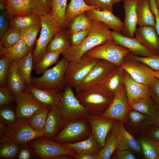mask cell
<instances>
[{
    "instance_id": "obj_59",
    "label": "cell",
    "mask_w": 159,
    "mask_h": 159,
    "mask_svg": "<svg viewBox=\"0 0 159 159\" xmlns=\"http://www.w3.org/2000/svg\"><path fill=\"white\" fill-rule=\"evenodd\" d=\"M154 119V125L159 127V108H158L157 111L153 117Z\"/></svg>"
},
{
    "instance_id": "obj_49",
    "label": "cell",
    "mask_w": 159,
    "mask_h": 159,
    "mask_svg": "<svg viewBox=\"0 0 159 159\" xmlns=\"http://www.w3.org/2000/svg\"><path fill=\"white\" fill-rule=\"evenodd\" d=\"M16 97L6 86L0 87V106L7 105L15 101Z\"/></svg>"
},
{
    "instance_id": "obj_16",
    "label": "cell",
    "mask_w": 159,
    "mask_h": 159,
    "mask_svg": "<svg viewBox=\"0 0 159 159\" xmlns=\"http://www.w3.org/2000/svg\"><path fill=\"white\" fill-rule=\"evenodd\" d=\"M111 130L118 140L117 151L128 150L136 153L142 152L138 141L126 129L123 122L117 121Z\"/></svg>"
},
{
    "instance_id": "obj_22",
    "label": "cell",
    "mask_w": 159,
    "mask_h": 159,
    "mask_svg": "<svg viewBox=\"0 0 159 159\" xmlns=\"http://www.w3.org/2000/svg\"><path fill=\"white\" fill-rule=\"evenodd\" d=\"M26 90L38 102L49 108L59 104L61 94L59 90L40 89L31 84L26 85Z\"/></svg>"
},
{
    "instance_id": "obj_21",
    "label": "cell",
    "mask_w": 159,
    "mask_h": 159,
    "mask_svg": "<svg viewBox=\"0 0 159 159\" xmlns=\"http://www.w3.org/2000/svg\"><path fill=\"white\" fill-rule=\"evenodd\" d=\"M123 84L129 104L136 100L151 97L150 86L136 81L124 70Z\"/></svg>"
},
{
    "instance_id": "obj_38",
    "label": "cell",
    "mask_w": 159,
    "mask_h": 159,
    "mask_svg": "<svg viewBox=\"0 0 159 159\" xmlns=\"http://www.w3.org/2000/svg\"><path fill=\"white\" fill-rule=\"evenodd\" d=\"M32 50L18 62L19 72L26 85L31 84L34 66Z\"/></svg>"
},
{
    "instance_id": "obj_62",
    "label": "cell",
    "mask_w": 159,
    "mask_h": 159,
    "mask_svg": "<svg viewBox=\"0 0 159 159\" xmlns=\"http://www.w3.org/2000/svg\"><path fill=\"white\" fill-rule=\"evenodd\" d=\"M124 0H115V4H116Z\"/></svg>"
},
{
    "instance_id": "obj_47",
    "label": "cell",
    "mask_w": 159,
    "mask_h": 159,
    "mask_svg": "<svg viewBox=\"0 0 159 159\" xmlns=\"http://www.w3.org/2000/svg\"><path fill=\"white\" fill-rule=\"evenodd\" d=\"M17 158L18 159H32L40 158L28 143H26L20 144Z\"/></svg>"
},
{
    "instance_id": "obj_29",
    "label": "cell",
    "mask_w": 159,
    "mask_h": 159,
    "mask_svg": "<svg viewBox=\"0 0 159 159\" xmlns=\"http://www.w3.org/2000/svg\"><path fill=\"white\" fill-rule=\"evenodd\" d=\"M71 45L70 33L66 28L58 31L47 46L46 52L54 51L61 54Z\"/></svg>"
},
{
    "instance_id": "obj_64",
    "label": "cell",
    "mask_w": 159,
    "mask_h": 159,
    "mask_svg": "<svg viewBox=\"0 0 159 159\" xmlns=\"http://www.w3.org/2000/svg\"><path fill=\"white\" fill-rule=\"evenodd\" d=\"M157 143H158V145L159 146V142H157Z\"/></svg>"
},
{
    "instance_id": "obj_50",
    "label": "cell",
    "mask_w": 159,
    "mask_h": 159,
    "mask_svg": "<svg viewBox=\"0 0 159 159\" xmlns=\"http://www.w3.org/2000/svg\"><path fill=\"white\" fill-rule=\"evenodd\" d=\"M11 61L4 58L0 59V85L1 87L6 86L7 76Z\"/></svg>"
},
{
    "instance_id": "obj_24",
    "label": "cell",
    "mask_w": 159,
    "mask_h": 159,
    "mask_svg": "<svg viewBox=\"0 0 159 159\" xmlns=\"http://www.w3.org/2000/svg\"><path fill=\"white\" fill-rule=\"evenodd\" d=\"M139 0H124L125 12L124 28L121 33L126 37L133 38L137 29L138 18L137 6Z\"/></svg>"
},
{
    "instance_id": "obj_48",
    "label": "cell",
    "mask_w": 159,
    "mask_h": 159,
    "mask_svg": "<svg viewBox=\"0 0 159 159\" xmlns=\"http://www.w3.org/2000/svg\"><path fill=\"white\" fill-rule=\"evenodd\" d=\"M88 5L97 8L101 10L112 11L115 0H84Z\"/></svg>"
},
{
    "instance_id": "obj_23",
    "label": "cell",
    "mask_w": 159,
    "mask_h": 159,
    "mask_svg": "<svg viewBox=\"0 0 159 159\" xmlns=\"http://www.w3.org/2000/svg\"><path fill=\"white\" fill-rule=\"evenodd\" d=\"M135 37L141 44L159 55V37L155 27L149 26H139L135 33Z\"/></svg>"
},
{
    "instance_id": "obj_31",
    "label": "cell",
    "mask_w": 159,
    "mask_h": 159,
    "mask_svg": "<svg viewBox=\"0 0 159 159\" xmlns=\"http://www.w3.org/2000/svg\"><path fill=\"white\" fill-rule=\"evenodd\" d=\"M136 11L138 25L155 27V18L151 10L149 0H139Z\"/></svg>"
},
{
    "instance_id": "obj_13",
    "label": "cell",
    "mask_w": 159,
    "mask_h": 159,
    "mask_svg": "<svg viewBox=\"0 0 159 159\" xmlns=\"http://www.w3.org/2000/svg\"><path fill=\"white\" fill-rule=\"evenodd\" d=\"M121 66L134 80L147 85L150 86L155 78L154 71L147 65L126 57Z\"/></svg>"
},
{
    "instance_id": "obj_19",
    "label": "cell",
    "mask_w": 159,
    "mask_h": 159,
    "mask_svg": "<svg viewBox=\"0 0 159 159\" xmlns=\"http://www.w3.org/2000/svg\"><path fill=\"white\" fill-rule=\"evenodd\" d=\"M124 124L126 129L131 134L145 133L154 125V119L151 117L131 109L128 114L127 121Z\"/></svg>"
},
{
    "instance_id": "obj_18",
    "label": "cell",
    "mask_w": 159,
    "mask_h": 159,
    "mask_svg": "<svg viewBox=\"0 0 159 159\" xmlns=\"http://www.w3.org/2000/svg\"><path fill=\"white\" fill-rule=\"evenodd\" d=\"M5 11L9 19L19 15L46 13L35 0H8Z\"/></svg>"
},
{
    "instance_id": "obj_37",
    "label": "cell",
    "mask_w": 159,
    "mask_h": 159,
    "mask_svg": "<svg viewBox=\"0 0 159 159\" xmlns=\"http://www.w3.org/2000/svg\"><path fill=\"white\" fill-rule=\"evenodd\" d=\"M129 105L131 109L153 117L158 109L151 97L135 100Z\"/></svg>"
},
{
    "instance_id": "obj_42",
    "label": "cell",
    "mask_w": 159,
    "mask_h": 159,
    "mask_svg": "<svg viewBox=\"0 0 159 159\" xmlns=\"http://www.w3.org/2000/svg\"><path fill=\"white\" fill-rule=\"evenodd\" d=\"M49 109L45 107L40 109L28 119L30 125L33 128L42 131L46 123Z\"/></svg>"
},
{
    "instance_id": "obj_27",
    "label": "cell",
    "mask_w": 159,
    "mask_h": 159,
    "mask_svg": "<svg viewBox=\"0 0 159 159\" xmlns=\"http://www.w3.org/2000/svg\"><path fill=\"white\" fill-rule=\"evenodd\" d=\"M32 49L22 39H20L15 44L9 47L0 45L1 58H5L10 61L18 62Z\"/></svg>"
},
{
    "instance_id": "obj_55",
    "label": "cell",
    "mask_w": 159,
    "mask_h": 159,
    "mask_svg": "<svg viewBox=\"0 0 159 159\" xmlns=\"http://www.w3.org/2000/svg\"><path fill=\"white\" fill-rule=\"evenodd\" d=\"M114 158L117 159H135L136 157L130 151L128 150L117 151Z\"/></svg>"
},
{
    "instance_id": "obj_17",
    "label": "cell",
    "mask_w": 159,
    "mask_h": 159,
    "mask_svg": "<svg viewBox=\"0 0 159 159\" xmlns=\"http://www.w3.org/2000/svg\"><path fill=\"white\" fill-rule=\"evenodd\" d=\"M68 122L59 104L50 108L42 131L44 136L52 139L62 130Z\"/></svg>"
},
{
    "instance_id": "obj_33",
    "label": "cell",
    "mask_w": 159,
    "mask_h": 159,
    "mask_svg": "<svg viewBox=\"0 0 159 159\" xmlns=\"http://www.w3.org/2000/svg\"><path fill=\"white\" fill-rule=\"evenodd\" d=\"M137 140L145 159H159V146L157 141L147 134L138 135Z\"/></svg>"
},
{
    "instance_id": "obj_51",
    "label": "cell",
    "mask_w": 159,
    "mask_h": 159,
    "mask_svg": "<svg viewBox=\"0 0 159 159\" xmlns=\"http://www.w3.org/2000/svg\"><path fill=\"white\" fill-rule=\"evenodd\" d=\"M91 29H85L70 34L71 45H76L82 42L88 35Z\"/></svg>"
},
{
    "instance_id": "obj_44",
    "label": "cell",
    "mask_w": 159,
    "mask_h": 159,
    "mask_svg": "<svg viewBox=\"0 0 159 159\" xmlns=\"http://www.w3.org/2000/svg\"><path fill=\"white\" fill-rule=\"evenodd\" d=\"M21 31L12 28H9L0 39V45L9 47L16 43L20 39Z\"/></svg>"
},
{
    "instance_id": "obj_1",
    "label": "cell",
    "mask_w": 159,
    "mask_h": 159,
    "mask_svg": "<svg viewBox=\"0 0 159 159\" xmlns=\"http://www.w3.org/2000/svg\"><path fill=\"white\" fill-rule=\"evenodd\" d=\"M90 33L81 43L71 45L61 54L69 62L79 59L87 52L94 47L104 44L110 38L112 31L104 23L91 20Z\"/></svg>"
},
{
    "instance_id": "obj_36",
    "label": "cell",
    "mask_w": 159,
    "mask_h": 159,
    "mask_svg": "<svg viewBox=\"0 0 159 159\" xmlns=\"http://www.w3.org/2000/svg\"><path fill=\"white\" fill-rule=\"evenodd\" d=\"M93 9H98L96 7L87 5L84 0H71L67 5L66 11L67 26L75 17L82 13Z\"/></svg>"
},
{
    "instance_id": "obj_10",
    "label": "cell",
    "mask_w": 159,
    "mask_h": 159,
    "mask_svg": "<svg viewBox=\"0 0 159 159\" xmlns=\"http://www.w3.org/2000/svg\"><path fill=\"white\" fill-rule=\"evenodd\" d=\"M59 105L68 121L87 118V110L76 97L72 87L66 86L61 95Z\"/></svg>"
},
{
    "instance_id": "obj_30",
    "label": "cell",
    "mask_w": 159,
    "mask_h": 159,
    "mask_svg": "<svg viewBox=\"0 0 159 159\" xmlns=\"http://www.w3.org/2000/svg\"><path fill=\"white\" fill-rule=\"evenodd\" d=\"M124 70L117 66L99 84L105 89L115 94L123 84Z\"/></svg>"
},
{
    "instance_id": "obj_43",
    "label": "cell",
    "mask_w": 159,
    "mask_h": 159,
    "mask_svg": "<svg viewBox=\"0 0 159 159\" xmlns=\"http://www.w3.org/2000/svg\"><path fill=\"white\" fill-rule=\"evenodd\" d=\"M41 29L40 23L32 25L21 31L20 39L23 40L32 50L36 42L37 35Z\"/></svg>"
},
{
    "instance_id": "obj_32",
    "label": "cell",
    "mask_w": 159,
    "mask_h": 159,
    "mask_svg": "<svg viewBox=\"0 0 159 159\" xmlns=\"http://www.w3.org/2000/svg\"><path fill=\"white\" fill-rule=\"evenodd\" d=\"M67 0H52L50 14L54 19L59 30L66 29L67 27L66 11Z\"/></svg>"
},
{
    "instance_id": "obj_56",
    "label": "cell",
    "mask_w": 159,
    "mask_h": 159,
    "mask_svg": "<svg viewBox=\"0 0 159 159\" xmlns=\"http://www.w3.org/2000/svg\"><path fill=\"white\" fill-rule=\"evenodd\" d=\"M145 133L156 141L159 142V127L154 125Z\"/></svg>"
},
{
    "instance_id": "obj_4",
    "label": "cell",
    "mask_w": 159,
    "mask_h": 159,
    "mask_svg": "<svg viewBox=\"0 0 159 159\" xmlns=\"http://www.w3.org/2000/svg\"><path fill=\"white\" fill-rule=\"evenodd\" d=\"M41 29L39 38L37 40L32 51L34 65L36 64L46 52L47 47L59 29L50 13L39 14Z\"/></svg>"
},
{
    "instance_id": "obj_15",
    "label": "cell",
    "mask_w": 159,
    "mask_h": 159,
    "mask_svg": "<svg viewBox=\"0 0 159 159\" xmlns=\"http://www.w3.org/2000/svg\"><path fill=\"white\" fill-rule=\"evenodd\" d=\"M15 96V112L18 119H28L37 110L47 107L38 102L26 90Z\"/></svg>"
},
{
    "instance_id": "obj_34",
    "label": "cell",
    "mask_w": 159,
    "mask_h": 159,
    "mask_svg": "<svg viewBox=\"0 0 159 159\" xmlns=\"http://www.w3.org/2000/svg\"><path fill=\"white\" fill-rule=\"evenodd\" d=\"M41 23L39 14H33L14 16L9 19L10 27L21 31L29 27Z\"/></svg>"
},
{
    "instance_id": "obj_7",
    "label": "cell",
    "mask_w": 159,
    "mask_h": 159,
    "mask_svg": "<svg viewBox=\"0 0 159 159\" xmlns=\"http://www.w3.org/2000/svg\"><path fill=\"white\" fill-rule=\"evenodd\" d=\"M129 50L114 43L110 38L104 44L97 46L85 54L92 58L104 60L121 66Z\"/></svg>"
},
{
    "instance_id": "obj_9",
    "label": "cell",
    "mask_w": 159,
    "mask_h": 159,
    "mask_svg": "<svg viewBox=\"0 0 159 159\" xmlns=\"http://www.w3.org/2000/svg\"><path fill=\"white\" fill-rule=\"evenodd\" d=\"M11 138L20 144L29 143L38 138L44 136L42 131L33 128L28 120L18 119L15 123L6 125L2 135Z\"/></svg>"
},
{
    "instance_id": "obj_3",
    "label": "cell",
    "mask_w": 159,
    "mask_h": 159,
    "mask_svg": "<svg viewBox=\"0 0 159 159\" xmlns=\"http://www.w3.org/2000/svg\"><path fill=\"white\" fill-rule=\"evenodd\" d=\"M69 62L63 57L53 67L46 70L39 77H32L31 85L41 89H64V75Z\"/></svg>"
},
{
    "instance_id": "obj_5",
    "label": "cell",
    "mask_w": 159,
    "mask_h": 159,
    "mask_svg": "<svg viewBox=\"0 0 159 159\" xmlns=\"http://www.w3.org/2000/svg\"><path fill=\"white\" fill-rule=\"evenodd\" d=\"M91 133L87 118H83L68 121L62 130L51 139L59 143H74L86 139Z\"/></svg>"
},
{
    "instance_id": "obj_46",
    "label": "cell",
    "mask_w": 159,
    "mask_h": 159,
    "mask_svg": "<svg viewBox=\"0 0 159 159\" xmlns=\"http://www.w3.org/2000/svg\"><path fill=\"white\" fill-rule=\"evenodd\" d=\"M0 120L6 125H9L16 123L18 118L15 112L12 108L4 105L0 106Z\"/></svg>"
},
{
    "instance_id": "obj_2",
    "label": "cell",
    "mask_w": 159,
    "mask_h": 159,
    "mask_svg": "<svg viewBox=\"0 0 159 159\" xmlns=\"http://www.w3.org/2000/svg\"><path fill=\"white\" fill-rule=\"evenodd\" d=\"M75 95L89 114L100 115L110 105L115 94L98 84L89 90L77 93Z\"/></svg>"
},
{
    "instance_id": "obj_54",
    "label": "cell",
    "mask_w": 159,
    "mask_h": 159,
    "mask_svg": "<svg viewBox=\"0 0 159 159\" xmlns=\"http://www.w3.org/2000/svg\"><path fill=\"white\" fill-rule=\"evenodd\" d=\"M152 11L154 14L155 20V28L159 37V12L157 6L156 0H149Z\"/></svg>"
},
{
    "instance_id": "obj_8",
    "label": "cell",
    "mask_w": 159,
    "mask_h": 159,
    "mask_svg": "<svg viewBox=\"0 0 159 159\" xmlns=\"http://www.w3.org/2000/svg\"><path fill=\"white\" fill-rule=\"evenodd\" d=\"M100 60L84 54L77 60L69 62L64 75L66 86L75 88Z\"/></svg>"
},
{
    "instance_id": "obj_60",
    "label": "cell",
    "mask_w": 159,
    "mask_h": 159,
    "mask_svg": "<svg viewBox=\"0 0 159 159\" xmlns=\"http://www.w3.org/2000/svg\"><path fill=\"white\" fill-rule=\"evenodd\" d=\"M154 74L155 77L159 80V70L157 71H154Z\"/></svg>"
},
{
    "instance_id": "obj_53",
    "label": "cell",
    "mask_w": 159,
    "mask_h": 159,
    "mask_svg": "<svg viewBox=\"0 0 159 159\" xmlns=\"http://www.w3.org/2000/svg\"><path fill=\"white\" fill-rule=\"evenodd\" d=\"M9 19H10L5 10L1 11L0 14V38H1L8 29Z\"/></svg>"
},
{
    "instance_id": "obj_11",
    "label": "cell",
    "mask_w": 159,
    "mask_h": 159,
    "mask_svg": "<svg viewBox=\"0 0 159 159\" xmlns=\"http://www.w3.org/2000/svg\"><path fill=\"white\" fill-rule=\"evenodd\" d=\"M117 67L110 62L100 59L75 87L77 93L89 90L98 85Z\"/></svg>"
},
{
    "instance_id": "obj_39",
    "label": "cell",
    "mask_w": 159,
    "mask_h": 159,
    "mask_svg": "<svg viewBox=\"0 0 159 159\" xmlns=\"http://www.w3.org/2000/svg\"><path fill=\"white\" fill-rule=\"evenodd\" d=\"M60 54L54 51L46 52L40 60L34 65L33 69L37 74L43 73L48 67L57 62Z\"/></svg>"
},
{
    "instance_id": "obj_12",
    "label": "cell",
    "mask_w": 159,
    "mask_h": 159,
    "mask_svg": "<svg viewBox=\"0 0 159 159\" xmlns=\"http://www.w3.org/2000/svg\"><path fill=\"white\" fill-rule=\"evenodd\" d=\"M131 109L123 84L115 94L108 107L100 115L124 124L127 121L128 114Z\"/></svg>"
},
{
    "instance_id": "obj_14",
    "label": "cell",
    "mask_w": 159,
    "mask_h": 159,
    "mask_svg": "<svg viewBox=\"0 0 159 159\" xmlns=\"http://www.w3.org/2000/svg\"><path fill=\"white\" fill-rule=\"evenodd\" d=\"M87 118L91 129V134L98 143L100 149L104 146L109 132L116 120L100 115L89 114Z\"/></svg>"
},
{
    "instance_id": "obj_35",
    "label": "cell",
    "mask_w": 159,
    "mask_h": 159,
    "mask_svg": "<svg viewBox=\"0 0 159 159\" xmlns=\"http://www.w3.org/2000/svg\"><path fill=\"white\" fill-rule=\"evenodd\" d=\"M20 144L6 135L0 136V158L13 159L17 156Z\"/></svg>"
},
{
    "instance_id": "obj_25",
    "label": "cell",
    "mask_w": 159,
    "mask_h": 159,
    "mask_svg": "<svg viewBox=\"0 0 159 159\" xmlns=\"http://www.w3.org/2000/svg\"><path fill=\"white\" fill-rule=\"evenodd\" d=\"M91 20L104 23L114 31L121 33L124 28V23L114 15L112 11L93 9L85 12Z\"/></svg>"
},
{
    "instance_id": "obj_45",
    "label": "cell",
    "mask_w": 159,
    "mask_h": 159,
    "mask_svg": "<svg viewBox=\"0 0 159 159\" xmlns=\"http://www.w3.org/2000/svg\"><path fill=\"white\" fill-rule=\"evenodd\" d=\"M128 58L143 63L154 71L159 70V55L154 54L146 57L135 56L130 52L126 57Z\"/></svg>"
},
{
    "instance_id": "obj_41",
    "label": "cell",
    "mask_w": 159,
    "mask_h": 159,
    "mask_svg": "<svg viewBox=\"0 0 159 159\" xmlns=\"http://www.w3.org/2000/svg\"><path fill=\"white\" fill-rule=\"evenodd\" d=\"M118 140L116 136L111 132L106 138L103 147L97 154L98 159H109L117 148Z\"/></svg>"
},
{
    "instance_id": "obj_6",
    "label": "cell",
    "mask_w": 159,
    "mask_h": 159,
    "mask_svg": "<svg viewBox=\"0 0 159 159\" xmlns=\"http://www.w3.org/2000/svg\"><path fill=\"white\" fill-rule=\"evenodd\" d=\"M28 143L40 158L43 159H55L64 155L74 157L77 153L63 144L55 142L51 138L44 136L35 139Z\"/></svg>"
},
{
    "instance_id": "obj_57",
    "label": "cell",
    "mask_w": 159,
    "mask_h": 159,
    "mask_svg": "<svg viewBox=\"0 0 159 159\" xmlns=\"http://www.w3.org/2000/svg\"><path fill=\"white\" fill-rule=\"evenodd\" d=\"M35 0L45 13H50L51 9L48 5L47 0Z\"/></svg>"
},
{
    "instance_id": "obj_20",
    "label": "cell",
    "mask_w": 159,
    "mask_h": 159,
    "mask_svg": "<svg viewBox=\"0 0 159 159\" xmlns=\"http://www.w3.org/2000/svg\"><path fill=\"white\" fill-rule=\"evenodd\" d=\"M110 39L115 44L128 49L133 55L146 57L155 54L135 38L126 37L121 33L112 31L110 34Z\"/></svg>"
},
{
    "instance_id": "obj_52",
    "label": "cell",
    "mask_w": 159,
    "mask_h": 159,
    "mask_svg": "<svg viewBox=\"0 0 159 159\" xmlns=\"http://www.w3.org/2000/svg\"><path fill=\"white\" fill-rule=\"evenodd\" d=\"M149 86L152 99L158 108H159V80L155 77L153 83Z\"/></svg>"
},
{
    "instance_id": "obj_40",
    "label": "cell",
    "mask_w": 159,
    "mask_h": 159,
    "mask_svg": "<svg viewBox=\"0 0 159 159\" xmlns=\"http://www.w3.org/2000/svg\"><path fill=\"white\" fill-rule=\"evenodd\" d=\"M92 26L91 20L84 12L73 18L67 27L70 34L82 30L91 29Z\"/></svg>"
},
{
    "instance_id": "obj_63",
    "label": "cell",
    "mask_w": 159,
    "mask_h": 159,
    "mask_svg": "<svg viewBox=\"0 0 159 159\" xmlns=\"http://www.w3.org/2000/svg\"><path fill=\"white\" fill-rule=\"evenodd\" d=\"M8 0H0V1H3L4 2H6V1Z\"/></svg>"
},
{
    "instance_id": "obj_61",
    "label": "cell",
    "mask_w": 159,
    "mask_h": 159,
    "mask_svg": "<svg viewBox=\"0 0 159 159\" xmlns=\"http://www.w3.org/2000/svg\"><path fill=\"white\" fill-rule=\"evenodd\" d=\"M156 2L157 8L159 12V0H156Z\"/></svg>"
},
{
    "instance_id": "obj_26",
    "label": "cell",
    "mask_w": 159,
    "mask_h": 159,
    "mask_svg": "<svg viewBox=\"0 0 159 159\" xmlns=\"http://www.w3.org/2000/svg\"><path fill=\"white\" fill-rule=\"evenodd\" d=\"M7 87L15 96L25 90L26 85L18 68V62H11L7 76Z\"/></svg>"
},
{
    "instance_id": "obj_58",
    "label": "cell",
    "mask_w": 159,
    "mask_h": 159,
    "mask_svg": "<svg viewBox=\"0 0 159 159\" xmlns=\"http://www.w3.org/2000/svg\"><path fill=\"white\" fill-rule=\"evenodd\" d=\"M75 159H98L97 155L77 153L74 157Z\"/></svg>"
},
{
    "instance_id": "obj_28",
    "label": "cell",
    "mask_w": 159,
    "mask_h": 159,
    "mask_svg": "<svg viewBox=\"0 0 159 159\" xmlns=\"http://www.w3.org/2000/svg\"><path fill=\"white\" fill-rule=\"evenodd\" d=\"M62 144L78 154L97 155L101 149L98 143L91 134L86 139L81 141Z\"/></svg>"
}]
</instances>
